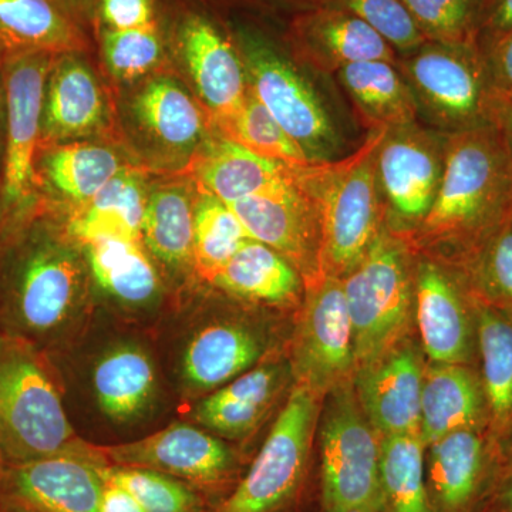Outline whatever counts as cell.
Wrapping results in <instances>:
<instances>
[{
	"mask_svg": "<svg viewBox=\"0 0 512 512\" xmlns=\"http://www.w3.org/2000/svg\"><path fill=\"white\" fill-rule=\"evenodd\" d=\"M299 383L316 394L349 383L356 370L353 330L343 282L325 276L309 286L295 346Z\"/></svg>",
	"mask_w": 512,
	"mask_h": 512,
	"instance_id": "15",
	"label": "cell"
},
{
	"mask_svg": "<svg viewBox=\"0 0 512 512\" xmlns=\"http://www.w3.org/2000/svg\"><path fill=\"white\" fill-rule=\"evenodd\" d=\"M481 379L467 365H434L424 373L420 437L426 446L464 429L487 427Z\"/></svg>",
	"mask_w": 512,
	"mask_h": 512,
	"instance_id": "26",
	"label": "cell"
},
{
	"mask_svg": "<svg viewBox=\"0 0 512 512\" xmlns=\"http://www.w3.org/2000/svg\"><path fill=\"white\" fill-rule=\"evenodd\" d=\"M255 2L262 3V5L279 6V8H293L299 12V10L311 8L320 0H255Z\"/></svg>",
	"mask_w": 512,
	"mask_h": 512,
	"instance_id": "51",
	"label": "cell"
},
{
	"mask_svg": "<svg viewBox=\"0 0 512 512\" xmlns=\"http://www.w3.org/2000/svg\"><path fill=\"white\" fill-rule=\"evenodd\" d=\"M296 167L256 156L215 131L187 170L200 190L232 205L291 183Z\"/></svg>",
	"mask_w": 512,
	"mask_h": 512,
	"instance_id": "24",
	"label": "cell"
},
{
	"mask_svg": "<svg viewBox=\"0 0 512 512\" xmlns=\"http://www.w3.org/2000/svg\"><path fill=\"white\" fill-rule=\"evenodd\" d=\"M123 116L144 160L164 170H187L215 133L197 96L164 70L136 82L123 100Z\"/></svg>",
	"mask_w": 512,
	"mask_h": 512,
	"instance_id": "8",
	"label": "cell"
},
{
	"mask_svg": "<svg viewBox=\"0 0 512 512\" xmlns=\"http://www.w3.org/2000/svg\"><path fill=\"white\" fill-rule=\"evenodd\" d=\"M86 32L56 0H0V62L29 52H86Z\"/></svg>",
	"mask_w": 512,
	"mask_h": 512,
	"instance_id": "28",
	"label": "cell"
},
{
	"mask_svg": "<svg viewBox=\"0 0 512 512\" xmlns=\"http://www.w3.org/2000/svg\"><path fill=\"white\" fill-rule=\"evenodd\" d=\"M414 268L404 239L384 224L365 258L342 278L356 372L396 348L406 332L414 308Z\"/></svg>",
	"mask_w": 512,
	"mask_h": 512,
	"instance_id": "7",
	"label": "cell"
},
{
	"mask_svg": "<svg viewBox=\"0 0 512 512\" xmlns=\"http://www.w3.org/2000/svg\"><path fill=\"white\" fill-rule=\"evenodd\" d=\"M262 342L247 326L214 323L195 333L183 356V376L192 389L217 390L248 372L262 355Z\"/></svg>",
	"mask_w": 512,
	"mask_h": 512,
	"instance_id": "31",
	"label": "cell"
},
{
	"mask_svg": "<svg viewBox=\"0 0 512 512\" xmlns=\"http://www.w3.org/2000/svg\"><path fill=\"white\" fill-rule=\"evenodd\" d=\"M319 394L296 384L248 473L215 512H278L301 487L318 420Z\"/></svg>",
	"mask_w": 512,
	"mask_h": 512,
	"instance_id": "9",
	"label": "cell"
},
{
	"mask_svg": "<svg viewBox=\"0 0 512 512\" xmlns=\"http://www.w3.org/2000/svg\"><path fill=\"white\" fill-rule=\"evenodd\" d=\"M397 67L424 126L444 136L493 126L495 93L478 43L426 42Z\"/></svg>",
	"mask_w": 512,
	"mask_h": 512,
	"instance_id": "6",
	"label": "cell"
},
{
	"mask_svg": "<svg viewBox=\"0 0 512 512\" xmlns=\"http://www.w3.org/2000/svg\"><path fill=\"white\" fill-rule=\"evenodd\" d=\"M289 52L318 73L372 60L397 63V53L382 36L348 10L319 2L296 12L286 35Z\"/></svg>",
	"mask_w": 512,
	"mask_h": 512,
	"instance_id": "18",
	"label": "cell"
},
{
	"mask_svg": "<svg viewBox=\"0 0 512 512\" xmlns=\"http://www.w3.org/2000/svg\"><path fill=\"white\" fill-rule=\"evenodd\" d=\"M419 434L382 437L375 512H433Z\"/></svg>",
	"mask_w": 512,
	"mask_h": 512,
	"instance_id": "36",
	"label": "cell"
},
{
	"mask_svg": "<svg viewBox=\"0 0 512 512\" xmlns=\"http://www.w3.org/2000/svg\"><path fill=\"white\" fill-rule=\"evenodd\" d=\"M168 50L190 76L212 124L232 116L249 92L247 72L229 29L201 6L177 3L161 18Z\"/></svg>",
	"mask_w": 512,
	"mask_h": 512,
	"instance_id": "11",
	"label": "cell"
},
{
	"mask_svg": "<svg viewBox=\"0 0 512 512\" xmlns=\"http://www.w3.org/2000/svg\"><path fill=\"white\" fill-rule=\"evenodd\" d=\"M211 284L247 301L284 305L298 301L305 281L275 249L249 239L211 279Z\"/></svg>",
	"mask_w": 512,
	"mask_h": 512,
	"instance_id": "34",
	"label": "cell"
},
{
	"mask_svg": "<svg viewBox=\"0 0 512 512\" xmlns=\"http://www.w3.org/2000/svg\"><path fill=\"white\" fill-rule=\"evenodd\" d=\"M495 96L512 94V33L481 47Z\"/></svg>",
	"mask_w": 512,
	"mask_h": 512,
	"instance_id": "45",
	"label": "cell"
},
{
	"mask_svg": "<svg viewBox=\"0 0 512 512\" xmlns=\"http://www.w3.org/2000/svg\"><path fill=\"white\" fill-rule=\"evenodd\" d=\"M386 128L370 131L349 157L299 167V178L318 205L323 276L345 278L386 224L376 153Z\"/></svg>",
	"mask_w": 512,
	"mask_h": 512,
	"instance_id": "3",
	"label": "cell"
},
{
	"mask_svg": "<svg viewBox=\"0 0 512 512\" xmlns=\"http://www.w3.org/2000/svg\"><path fill=\"white\" fill-rule=\"evenodd\" d=\"M470 301L491 433L488 441L490 446H503L505 440L512 439V316L471 295Z\"/></svg>",
	"mask_w": 512,
	"mask_h": 512,
	"instance_id": "27",
	"label": "cell"
},
{
	"mask_svg": "<svg viewBox=\"0 0 512 512\" xmlns=\"http://www.w3.org/2000/svg\"><path fill=\"white\" fill-rule=\"evenodd\" d=\"M84 53L56 56L47 76L39 151L74 141H99L111 130L109 97Z\"/></svg>",
	"mask_w": 512,
	"mask_h": 512,
	"instance_id": "17",
	"label": "cell"
},
{
	"mask_svg": "<svg viewBox=\"0 0 512 512\" xmlns=\"http://www.w3.org/2000/svg\"><path fill=\"white\" fill-rule=\"evenodd\" d=\"M2 157H3V151H0V224H2L3 215H5V207H3V188H2Z\"/></svg>",
	"mask_w": 512,
	"mask_h": 512,
	"instance_id": "53",
	"label": "cell"
},
{
	"mask_svg": "<svg viewBox=\"0 0 512 512\" xmlns=\"http://www.w3.org/2000/svg\"><path fill=\"white\" fill-rule=\"evenodd\" d=\"M104 484L100 512H144L143 507L126 488L111 481Z\"/></svg>",
	"mask_w": 512,
	"mask_h": 512,
	"instance_id": "47",
	"label": "cell"
},
{
	"mask_svg": "<svg viewBox=\"0 0 512 512\" xmlns=\"http://www.w3.org/2000/svg\"><path fill=\"white\" fill-rule=\"evenodd\" d=\"M458 262L468 293L512 316V217Z\"/></svg>",
	"mask_w": 512,
	"mask_h": 512,
	"instance_id": "37",
	"label": "cell"
},
{
	"mask_svg": "<svg viewBox=\"0 0 512 512\" xmlns=\"http://www.w3.org/2000/svg\"><path fill=\"white\" fill-rule=\"evenodd\" d=\"M0 512H18V511H0Z\"/></svg>",
	"mask_w": 512,
	"mask_h": 512,
	"instance_id": "56",
	"label": "cell"
},
{
	"mask_svg": "<svg viewBox=\"0 0 512 512\" xmlns=\"http://www.w3.org/2000/svg\"><path fill=\"white\" fill-rule=\"evenodd\" d=\"M100 53L111 76L121 83H136L160 72L168 46L163 23L130 30H97Z\"/></svg>",
	"mask_w": 512,
	"mask_h": 512,
	"instance_id": "40",
	"label": "cell"
},
{
	"mask_svg": "<svg viewBox=\"0 0 512 512\" xmlns=\"http://www.w3.org/2000/svg\"><path fill=\"white\" fill-rule=\"evenodd\" d=\"M0 448L6 464L76 451L42 350L0 335Z\"/></svg>",
	"mask_w": 512,
	"mask_h": 512,
	"instance_id": "5",
	"label": "cell"
},
{
	"mask_svg": "<svg viewBox=\"0 0 512 512\" xmlns=\"http://www.w3.org/2000/svg\"><path fill=\"white\" fill-rule=\"evenodd\" d=\"M380 441L350 383L333 389L320 430L325 512L376 511Z\"/></svg>",
	"mask_w": 512,
	"mask_h": 512,
	"instance_id": "10",
	"label": "cell"
},
{
	"mask_svg": "<svg viewBox=\"0 0 512 512\" xmlns=\"http://www.w3.org/2000/svg\"><path fill=\"white\" fill-rule=\"evenodd\" d=\"M197 187L170 181L148 190L141 242L171 271L194 266V218Z\"/></svg>",
	"mask_w": 512,
	"mask_h": 512,
	"instance_id": "33",
	"label": "cell"
},
{
	"mask_svg": "<svg viewBox=\"0 0 512 512\" xmlns=\"http://www.w3.org/2000/svg\"><path fill=\"white\" fill-rule=\"evenodd\" d=\"M356 375L357 400L380 437L420 436L424 373L412 346H396Z\"/></svg>",
	"mask_w": 512,
	"mask_h": 512,
	"instance_id": "21",
	"label": "cell"
},
{
	"mask_svg": "<svg viewBox=\"0 0 512 512\" xmlns=\"http://www.w3.org/2000/svg\"><path fill=\"white\" fill-rule=\"evenodd\" d=\"M335 76L367 130H389L419 121L412 90L397 63H353L342 67Z\"/></svg>",
	"mask_w": 512,
	"mask_h": 512,
	"instance_id": "30",
	"label": "cell"
},
{
	"mask_svg": "<svg viewBox=\"0 0 512 512\" xmlns=\"http://www.w3.org/2000/svg\"><path fill=\"white\" fill-rule=\"evenodd\" d=\"M447 136L420 121L389 128L377 148V180L389 229H419L431 210L446 161Z\"/></svg>",
	"mask_w": 512,
	"mask_h": 512,
	"instance_id": "13",
	"label": "cell"
},
{
	"mask_svg": "<svg viewBox=\"0 0 512 512\" xmlns=\"http://www.w3.org/2000/svg\"><path fill=\"white\" fill-rule=\"evenodd\" d=\"M114 466L150 468L178 480L214 485L227 480L235 467L231 448L191 424H173L153 436L99 448Z\"/></svg>",
	"mask_w": 512,
	"mask_h": 512,
	"instance_id": "20",
	"label": "cell"
},
{
	"mask_svg": "<svg viewBox=\"0 0 512 512\" xmlns=\"http://www.w3.org/2000/svg\"><path fill=\"white\" fill-rule=\"evenodd\" d=\"M512 217V156L497 128L447 136L436 200L417 231L429 244L453 245L457 258Z\"/></svg>",
	"mask_w": 512,
	"mask_h": 512,
	"instance_id": "2",
	"label": "cell"
},
{
	"mask_svg": "<svg viewBox=\"0 0 512 512\" xmlns=\"http://www.w3.org/2000/svg\"><path fill=\"white\" fill-rule=\"evenodd\" d=\"M220 136L234 141L256 156L286 165L311 164L302 148L272 117L251 90L241 107L227 119L214 123Z\"/></svg>",
	"mask_w": 512,
	"mask_h": 512,
	"instance_id": "39",
	"label": "cell"
},
{
	"mask_svg": "<svg viewBox=\"0 0 512 512\" xmlns=\"http://www.w3.org/2000/svg\"><path fill=\"white\" fill-rule=\"evenodd\" d=\"M60 8L84 29L86 23L92 22L96 0H56Z\"/></svg>",
	"mask_w": 512,
	"mask_h": 512,
	"instance_id": "50",
	"label": "cell"
},
{
	"mask_svg": "<svg viewBox=\"0 0 512 512\" xmlns=\"http://www.w3.org/2000/svg\"><path fill=\"white\" fill-rule=\"evenodd\" d=\"M197 187V185H195ZM252 239L229 205L197 187L194 268L211 282L245 242Z\"/></svg>",
	"mask_w": 512,
	"mask_h": 512,
	"instance_id": "38",
	"label": "cell"
},
{
	"mask_svg": "<svg viewBox=\"0 0 512 512\" xmlns=\"http://www.w3.org/2000/svg\"><path fill=\"white\" fill-rule=\"evenodd\" d=\"M483 430L453 431L430 444L426 483L433 512H477L491 481L494 487L493 448Z\"/></svg>",
	"mask_w": 512,
	"mask_h": 512,
	"instance_id": "22",
	"label": "cell"
},
{
	"mask_svg": "<svg viewBox=\"0 0 512 512\" xmlns=\"http://www.w3.org/2000/svg\"><path fill=\"white\" fill-rule=\"evenodd\" d=\"M101 473L104 480L130 491L144 512H197L200 508V498L187 484L160 471L104 464Z\"/></svg>",
	"mask_w": 512,
	"mask_h": 512,
	"instance_id": "42",
	"label": "cell"
},
{
	"mask_svg": "<svg viewBox=\"0 0 512 512\" xmlns=\"http://www.w3.org/2000/svg\"><path fill=\"white\" fill-rule=\"evenodd\" d=\"M147 197L143 171L130 165L82 207L57 211L45 202L56 212L73 241L82 245L107 237L141 241Z\"/></svg>",
	"mask_w": 512,
	"mask_h": 512,
	"instance_id": "25",
	"label": "cell"
},
{
	"mask_svg": "<svg viewBox=\"0 0 512 512\" xmlns=\"http://www.w3.org/2000/svg\"><path fill=\"white\" fill-rule=\"evenodd\" d=\"M491 503L485 512H512V460L498 473Z\"/></svg>",
	"mask_w": 512,
	"mask_h": 512,
	"instance_id": "49",
	"label": "cell"
},
{
	"mask_svg": "<svg viewBox=\"0 0 512 512\" xmlns=\"http://www.w3.org/2000/svg\"><path fill=\"white\" fill-rule=\"evenodd\" d=\"M160 22L157 0H96L92 15L96 32L148 28Z\"/></svg>",
	"mask_w": 512,
	"mask_h": 512,
	"instance_id": "44",
	"label": "cell"
},
{
	"mask_svg": "<svg viewBox=\"0 0 512 512\" xmlns=\"http://www.w3.org/2000/svg\"><path fill=\"white\" fill-rule=\"evenodd\" d=\"M5 140V84H3L2 69H0V151H3Z\"/></svg>",
	"mask_w": 512,
	"mask_h": 512,
	"instance_id": "52",
	"label": "cell"
},
{
	"mask_svg": "<svg viewBox=\"0 0 512 512\" xmlns=\"http://www.w3.org/2000/svg\"><path fill=\"white\" fill-rule=\"evenodd\" d=\"M414 311L434 365H467L473 353V308L461 276L430 258L414 268Z\"/></svg>",
	"mask_w": 512,
	"mask_h": 512,
	"instance_id": "19",
	"label": "cell"
},
{
	"mask_svg": "<svg viewBox=\"0 0 512 512\" xmlns=\"http://www.w3.org/2000/svg\"><path fill=\"white\" fill-rule=\"evenodd\" d=\"M130 167L119 151L101 141H74L37 154V194L57 211L82 207Z\"/></svg>",
	"mask_w": 512,
	"mask_h": 512,
	"instance_id": "23",
	"label": "cell"
},
{
	"mask_svg": "<svg viewBox=\"0 0 512 512\" xmlns=\"http://www.w3.org/2000/svg\"><path fill=\"white\" fill-rule=\"evenodd\" d=\"M512 33V0H490L478 46L491 45L495 40Z\"/></svg>",
	"mask_w": 512,
	"mask_h": 512,
	"instance_id": "46",
	"label": "cell"
},
{
	"mask_svg": "<svg viewBox=\"0 0 512 512\" xmlns=\"http://www.w3.org/2000/svg\"><path fill=\"white\" fill-rule=\"evenodd\" d=\"M79 247L93 281L114 302L124 308L144 309L158 301L160 276L143 242L107 237Z\"/></svg>",
	"mask_w": 512,
	"mask_h": 512,
	"instance_id": "29",
	"label": "cell"
},
{
	"mask_svg": "<svg viewBox=\"0 0 512 512\" xmlns=\"http://www.w3.org/2000/svg\"><path fill=\"white\" fill-rule=\"evenodd\" d=\"M93 386L106 416L116 421L137 419L156 396L153 360L140 346H116L94 367Z\"/></svg>",
	"mask_w": 512,
	"mask_h": 512,
	"instance_id": "35",
	"label": "cell"
},
{
	"mask_svg": "<svg viewBox=\"0 0 512 512\" xmlns=\"http://www.w3.org/2000/svg\"><path fill=\"white\" fill-rule=\"evenodd\" d=\"M291 183L229 205L249 237L262 242L295 266L309 286L325 278L322 272V227L318 205L299 178Z\"/></svg>",
	"mask_w": 512,
	"mask_h": 512,
	"instance_id": "14",
	"label": "cell"
},
{
	"mask_svg": "<svg viewBox=\"0 0 512 512\" xmlns=\"http://www.w3.org/2000/svg\"><path fill=\"white\" fill-rule=\"evenodd\" d=\"M56 53L29 52L0 62L5 84L2 188L5 214L37 198L36 160L42 138L47 76Z\"/></svg>",
	"mask_w": 512,
	"mask_h": 512,
	"instance_id": "12",
	"label": "cell"
},
{
	"mask_svg": "<svg viewBox=\"0 0 512 512\" xmlns=\"http://www.w3.org/2000/svg\"><path fill=\"white\" fill-rule=\"evenodd\" d=\"M427 42L478 43L490 0H403Z\"/></svg>",
	"mask_w": 512,
	"mask_h": 512,
	"instance_id": "41",
	"label": "cell"
},
{
	"mask_svg": "<svg viewBox=\"0 0 512 512\" xmlns=\"http://www.w3.org/2000/svg\"><path fill=\"white\" fill-rule=\"evenodd\" d=\"M348 512H373V511L369 510V508H356V510H350Z\"/></svg>",
	"mask_w": 512,
	"mask_h": 512,
	"instance_id": "55",
	"label": "cell"
},
{
	"mask_svg": "<svg viewBox=\"0 0 512 512\" xmlns=\"http://www.w3.org/2000/svg\"><path fill=\"white\" fill-rule=\"evenodd\" d=\"M89 266L55 211L37 195L0 224V335L42 350L76 322Z\"/></svg>",
	"mask_w": 512,
	"mask_h": 512,
	"instance_id": "1",
	"label": "cell"
},
{
	"mask_svg": "<svg viewBox=\"0 0 512 512\" xmlns=\"http://www.w3.org/2000/svg\"><path fill=\"white\" fill-rule=\"evenodd\" d=\"M355 15L396 50L407 55L427 42L403 0H320Z\"/></svg>",
	"mask_w": 512,
	"mask_h": 512,
	"instance_id": "43",
	"label": "cell"
},
{
	"mask_svg": "<svg viewBox=\"0 0 512 512\" xmlns=\"http://www.w3.org/2000/svg\"><path fill=\"white\" fill-rule=\"evenodd\" d=\"M279 366L254 367L214 390L194 410V419L215 433L238 439L258 426L282 387Z\"/></svg>",
	"mask_w": 512,
	"mask_h": 512,
	"instance_id": "32",
	"label": "cell"
},
{
	"mask_svg": "<svg viewBox=\"0 0 512 512\" xmlns=\"http://www.w3.org/2000/svg\"><path fill=\"white\" fill-rule=\"evenodd\" d=\"M493 126L503 137L512 156V94H498L494 97Z\"/></svg>",
	"mask_w": 512,
	"mask_h": 512,
	"instance_id": "48",
	"label": "cell"
},
{
	"mask_svg": "<svg viewBox=\"0 0 512 512\" xmlns=\"http://www.w3.org/2000/svg\"><path fill=\"white\" fill-rule=\"evenodd\" d=\"M104 464L79 451L6 464L0 511L100 512Z\"/></svg>",
	"mask_w": 512,
	"mask_h": 512,
	"instance_id": "16",
	"label": "cell"
},
{
	"mask_svg": "<svg viewBox=\"0 0 512 512\" xmlns=\"http://www.w3.org/2000/svg\"><path fill=\"white\" fill-rule=\"evenodd\" d=\"M229 33L247 72L248 87L302 148L311 163L336 160L340 137L311 80L289 49L252 23L237 22Z\"/></svg>",
	"mask_w": 512,
	"mask_h": 512,
	"instance_id": "4",
	"label": "cell"
},
{
	"mask_svg": "<svg viewBox=\"0 0 512 512\" xmlns=\"http://www.w3.org/2000/svg\"><path fill=\"white\" fill-rule=\"evenodd\" d=\"M6 460L3 457L2 448H0V483H2L3 473H5Z\"/></svg>",
	"mask_w": 512,
	"mask_h": 512,
	"instance_id": "54",
	"label": "cell"
}]
</instances>
